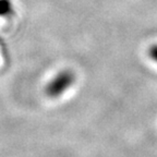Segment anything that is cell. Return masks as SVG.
Here are the masks:
<instances>
[{
  "instance_id": "6da1fadb",
  "label": "cell",
  "mask_w": 157,
  "mask_h": 157,
  "mask_svg": "<svg viewBox=\"0 0 157 157\" xmlns=\"http://www.w3.org/2000/svg\"><path fill=\"white\" fill-rule=\"evenodd\" d=\"M75 81V75L72 71H61L58 73L52 81L49 82L46 88V93L49 97L57 98L71 87Z\"/></svg>"
},
{
  "instance_id": "3957f363",
  "label": "cell",
  "mask_w": 157,
  "mask_h": 157,
  "mask_svg": "<svg viewBox=\"0 0 157 157\" xmlns=\"http://www.w3.org/2000/svg\"><path fill=\"white\" fill-rule=\"evenodd\" d=\"M150 56H151V58H152L155 62H157V45H154V46L151 47V49H150Z\"/></svg>"
},
{
  "instance_id": "7a4b0ae2",
  "label": "cell",
  "mask_w": 157,
  "mask_h": 157,
  "mask_svg": "<svg viewBox=\"0 0 157 157\" xmlns=\"http://www.w3.org/2000/svg\"><path fill=\"white\" fill-rule=\"evenodd\" d=\"M13 12L11 0H0V15L7 17Z\"/></svg>"
}]
</instances>
